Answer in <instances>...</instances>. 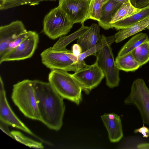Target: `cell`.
<instances>
[{
  "label": "cell",
  "instance_id": "obj_1",
  "mask_svg": "<svg viewBox=\"0 0 149 149\" xmlns=\"http://www.w3.org/2000/svg\"><path fill=\"white\" fill-rule=\"evenodd\" d=\"M32 81L40 121L51 130H59L65 109L63 98L49 82L37 80Z\"/></svg>",
  "mask_w": 149,
  "mask_h": 149
},
{
  "label": "cell",
  "instance_id": "obj_2",
  "mask_svg": "<svg viewBox=\"0 0 149 149\" xmlns=\"http://www.w3.org/2000/svg\"><path fill=\"white\" fill-rule=\"evenodd\" d=\"M11 98L26 117L40 121L32 80L24 79L14 84Z\"/></svg>",
  "mask_w": 149,
  "mask_h": 149
},
{
  "label": "cell",
  "instance_id": "obj_3",
  "mask_svg": "<svg viewBox=\"0 0 149 149\" xmlns=\"http://www.w3.org/2000/svg\"><path fill=\"white\" fill-rule=\"evenodd\" d=\"M40 56L42 63L51 70H60L75 72L87 65L84 60L79 61L72 50L66 48L54 50L50 47L44 50Z\"/></svg>",
  "mask_w": 149,
  "mask_h": 149
},
{
  "label": "cell",
  "instance_id": "obj_4",
  "mask_svg": "<svg viewBox=\"0 0 149 149\" xmlns=\"http://www.w3.org/2000/svg\"><path fill=\"white\" fill-rule=\"evenodd\" d=\"M48 79L52 87L63 99L77 104L82 100V89L72 74L61 70H52Z\"/></svg>",
  "mask_w": 149,
  "mask_h": 149
},
{
  "label": "cell",
  "instance_id": "obj_5",
  "mask_svg": "<svg viewBox=\"0 0 149 149\" xmlns=\"http://www.w3.org/2000/svg\"><path fill=\"white\" fill-rule=\"evenodd\" d=\"M74 24L66 13L58 6L45 16L42 32L50 39L55 40L67 34Z\"/></svg>",
  "mask_w": 149,
  "mask_h": 149
},
{
  "label": "cell",
  "instance_id": "obj_6",
  "mask_svg": "<svg viewBox=\"0 0 149 149\" xmlns=\"http://www.w3.org/2000/svg\"><path fill=\"white\" fill-rule=\"evenodd\" d=\"M148 82L149 85V80ZM124 102L136 106L141 114L143 123L149 125V88L143 79L138 78L133 81L129 94Z\"/></svg>",
  "mask_w": 149,
  "mask_h": 149
},
{
  "label": "cell",
  "instance_id": "obj_7",
  "mask_svg": "<svg viewBox=\"0 0 149 149\" xmlns=\"http://www.w3.org/2000/svg\"><path fill=\"white\" fill-rule=\"evenodd\" d=\"M96 56L98 65L104 74L107 85L112 88L118 86L120 70L116 64L111 45L103 47Z\"/></svg>",
  "mask_w": 149,
  "mask_h": 149
},
{
  "label": "cell",
  "instance_id": "obj_8",
  "mask_svg": "<svg viewBox=\"0 0 149 149\" xmlns=\"http://www.w3.org/2000/svg\"><path fill=\"white\" fill-rule=\"evenodd\" d=\"M86 93H89L97 87L104 77L97 61L91 65H87L72 74Z\"/></svg>",
  "mask_w": 149,
  "mask_h": 149
},
{
  "label": "cell",
  "instance_id": "obj_9",
  "mask_svg": "<svg viewBox=\"0 0 149 149\" xmlns=\"http://www.w3.org/2000/svg\"><path fill=\"white\" fill-rule=\"evenodd\" d=\"M39 40L38 34L30 31L28 37L17 47L0 57V64L5 61H20L31 58L33 55Z\"/></svg>",
  "mask_w": 149,
  "mask_h": 149
},
{
  "label": "cell",
  "instance_id": "obj_10",
  "mask_svg": "<svg viewBox=\"0 0 149 149\" xmlns=\"http://www.w3.org/2000/svg\"><path fill=\"white\" fill-rule=\"evenodd\" d=\"M0 120L2 122L34 136V134L16 116L8 102L3 81L0 77Z\"/></svg>",
  "mask_w": 149,
  "mask_h": 149
},
{
  "label": "cell",
  "instance_id": "obj_11",
  "mask_svg": "<svg viewBox=\"0 0 149 149\" xmlns=\"http://www.w3.org/2000/svg\"><path fill=\"white\" fill-rule=\"evenodd\" d=\"M90 0H59V6L74 24H81L87 20Z\"/></svg>",
  "mask_w": 149,
  "mask_h": 149
},
{
  "label": "cell",
  "instance_id": "obj_12",
  "mask_svg": "<svg viewBox=\"0 0 149 149\" xmlns=\"http://www.w3.org/2000/svg\"><path fill=\"white\" fill-rule=\"evenodd\" d=\"M27 31L21 21H13L9 24L0 27V57L9 45L21 34Z\"/></svg>",
  "mask_w": 149,
  "mask_h": 149
},
{
  "label": "cell",
  "instance_id": "obj_13",
  "mask_svg": "<svg viewBox=\"0 0 149 149\" xmlns=\"http://www.w3.org/2000/svg\"><path fill=\"white\" fill-rule=\"evenodd\" d=\"M101 118L108 131L110 141L113 143L119 142L123 136L120 116L112 113L104 114Z\"/></svg>",
  "mask_w": 149,
  "mask_h": 149
},
{
  "label": "cell",
  "instance_id": "obj_14",
  "mask_svg": "<svg viewBox=\"0 0 149 149\" xmlns=\"http://www.w3.org/2000/svg\"><path fill=\"white\" fill-rule=\"evenodd\" d=\"M100 26L96 24H92L89 29L78 38L77 44L81 47L82 52L92 48L101 38Z\"/></svg>",
  "mask_w": 149,
  "mask_h": 149
},
{
  "label": "cell",
  "instance_id": "obj_15",
  "mask_svg": "<svg viewBox=\"0 0 149 149\" xmlns=\"http://www.w3.org/2000/svg\"><path fill=\"white\" fill-rule=\"evenodd\" d=\"M123 4L115 0H109L103 6L99 25L105 30L112 29L110 22L115 13Z\"/></svg>",
  "mask_w": 149,
  "mask_h": 149
},
{
  "label": "cell",
  "instance_id": "obj_16",
  "mask_svg": "<svg viewBox=\"0 0 149 149\" xmlns=\"http://www.w3.org/2000/svg\"><path fill=\"white\" fill-rule=\"evenodd\" d=\"M149 17V5L142 8V10L123 19L111 24V26L116 30L129 27L146 18Z\"/></svg>",
  "mask_w": 149,
  "mask_h": 149
},
{
  "label": "cell",
  "instance_id": "obj_17",
  "mask_svg": "<svg viewBox=\"0 0 149 149\" xmlns=\"http://www.w3.org/2000/svg\"><path fill=\"white\" fill-rule=\"evenodd\" d=\"M149 25V17L138 22L132 26L120 30L115 34V42H119L145 29Z\"/></svg>",
  "mask_w": 149,
  "mask_h": 149
},
{
  "label": "cell",
  "instance_id": "obj_18",
  "mask_svg": "<svg viewBox=\"0 0 149 149\" xmlns=\"http://www.w3.org/2000/svg\"><path fill=\"white\" fill-rule=\"evenodd\" d=\"M115 62L120 70L126 72L135 71L141 67L132 51L121 56H117Z\"/></svg>",
  "mask_w": 149,
  "mask_h": 149
},
{
  "label": "cell",
  "instance_id": "obj_19",
  "mask_svg": "<svg viewBox=\"0 0 149 149\" xmlns=\"http://www.w3.org/2000/svg\"><path fill=\"white\" fill-rule=\"evenodd\" d=\"M80 28L77 30L67 36H62L59 38L58 41L52 47L54 50H60L66 48L67 46L74 40L78 39L86 32L89 27L86 26L84 23H82Z\"/></svg>",
  "mask_w": 149,
  "mask_h": 149
},
{
  "label": "cell",
  "instance_id": "obj_20",
  "mask_svg": "<svg viewBox=\"0 0 149 149\" xmlns=\"http://www.w3.org/2000/svg\"><path fill=\"white\" fill-rule=\"evenodd\" d=\"M149 40L148 35L144 33L133 36L122 47L118 54L120 56L131 52L143 43Z\"/></svg>",
  "mask_w": 149,
  "mask_h": 149
},
{
  "label": "cell",
  "instance_id": "obj_21",
  "mask_svg": "<svg viewBox=\"0 0 149 149\" xmlns=\"http://www.w3.org/2000/svg\"><path fill=\"white\" fill-rule=\"evenodd\" d=\"M115 38L114 36H106L102 35L101 38L96 44L90 49L82 52L78 57L80 61L84 60L87 56L91 55L96 56L97 53L103 47L107 45H111L115 42Z\"/></svg>",
  "mask_w": 149,
  "mask_h": 149
},
{
  "label": "cell",
  "instance_id": "obj_22",
  "mask_svg": "<svg viewBox=\"0 0 149 149\" xmlns=\"http://www.w3.org/2000/svg\"><path fill=\"white\" fill-rule=\"evenodd\" d=\"M142 8H138L134 7L130 2L123 3L117 10L111 21V24L125 19L140 11Z\"/></svg>",
  "mask_w": 149,
  "mask_h": 149
},
{
  "label": "cell",
  "instance_id": "obj_23",
  "mask_svg": "<svg viewBox=\"0 0 149 149\" xmlns=\"http://www.w3.org/2000/svg\"><path fill=\"white\" fill-rule=\"evenodd\" d=\"M132 52L141 66L147 63L149 61V40Z\"/></svg>",
  "mask_w": 149,
  "mask_h": 149
},
{
  "label": "cell",
  "instance_id": "obj_24",
  "mask_svg": "<svg viewBox=\"0 0 149 149\" xmlns=\"http://www.w3.org/2000/svg\"><path fill=\"white\" fill-rule=\"evenodd\" d=\"M109 0H90L87 19H90L98 22L101 17L102 8Z\"/></svg>",
  "mask_w": 149,
  "mask_h": 149
},
{
  "label": "cell",
  "instance_id": "obj_25",
  "mask_svg": "<svg viewBox=\"0 0 149 149\" xmlns=\"http://www.w3.org/2000/svg\"><path fill=\"white\" fill-rule=\"evenodd\" d=\"M10 133L13 139L28 147L37 149L44 148L41 143L26 137L19 131H12L10 132Z\"/></svg>",
  "mask_w": 149,
  "mask_h": 149
},
{
  "label": "cell",
  "instance_id": "obj_26",
  "mask_svg": "<svg viewBox=\"0 0 149 149\" xmlns=\"http://www.w3.org/2000/svg\"><path fill=\"white\" fill-rule=\"evenodd\" d=\"M55 1L56 0H16L0 4V10H5L20 6L27 5L35 6L43 1Z\"/></svg>",
  "mask_w": 149,
  "mask_h": 149
},
{
  "label": "cell",
  "instance_id": "obj_27",
  "mask_svg": "<svg viewBox=\"0 0 149 149\" xmlns=\"http://www.w3.org/2000/svg\"><path fill=\"white\" fill-rule=\"evenodd\" d=\"M29 33L30 31H29L22 34L17 39L10 43L3 55L0 57L9 53L17 47L28 37Z\"/></svg>",
  "mask_w": 149,
  "mask_h": 149
},
{
  "label": "cell",
  "instance_id": "obj_28",
  "mask_svg": "<svg viewBox=\"0 0 149 149\" xmlns=\"http://www.w3.org/2000/svg\"><path fill=\"white\" fill-rule=\"evenodd\" d=\"M131 4L135 8H142L149 5V0H130Z\"/></svg>",
  "mask_w": 149,
  "mask_h": 149
},
{
  "label": "cell",
  "instance_id": "obj_29",
  "mask_svg": "<svg viewBox=\"0 0 149 149\" xmlns=\"http://www.w3.org/2000/svg\"><path fill=\"white\" fill-rule=\"evenodd\" d=\"M134 133L135 134L138 133L141 134L143 137L147 138L149 137V128L145 126L144 124L143 123V126L135 129Z\"/></svg>",
  "mask_w": 149,
  "mask_h": 149
},
{
  "label": "cell",
  "instance_id": "obj_30",
  "mask_svg": "<svg viewBox=\"0 0 149 149\" xmlns=\"http://www.w3.org/2000/svg\"><path fill=\"white\" fill-rule=\"evenodd\" d=\"M72 50L74 55L77 57L82 53L81 47L78 44L73 45Z\"/></svg>",
  "mask_w": 149,
  "mask_h": 149
},
{
  "label": "cell",
  "instance_id": "obj_31",
  "mask_svg": "<svg viewBox=\"0 0 149 149\" xmlns=\"http://www.w3.org/2000/svg\"><path fill=\"white\" fill-rule=\"evenodd\" d=\"M7 125L0 121V126L1 129L8 135L13 139V136L11 134L7 126H6Z\"/></svg>",
  "mask_w": 149,
  "mask_h": 149
},
{
  "label": "cell",
  "instance_id": "obj_32",
  "mask_svg": "<svg viewBox=\"0 0 149 149\" xmlns=\"http://www.w3.org/2000/svg\"><path fill=\"white\" fill-rule=\"evenodd\" d=\"M115 0L117 1H118L122 3H123L130 2V0Z\"/></svg>",
  "mask_w": 149,
  "mask_h": 149
},
{
  "label": "cell",
  "instance_id": "obj_33",
  "mask_svg": "<svg viewBox=\"0 0 149 149\" xmlns=\"http://www.w3.org/2000/svg\"><path fill=\"white\" fill-rule=\"evenodd\" d=\"M15 0H0V4H3L6 2L11 1Z\"/></svg>",
  "mask_w": 149,
  "mask_h": 149
},
{
  "label": "cell",
  "instance_id": "obj_34",
  "mask_svg": "<svg viewBox=\"0 0 149 149\" xmlns=\"http://www.w3.org/2000/svg\"><path fill=\"white\" fill-rule=\"evenodd\" d=\"M146 28L147 29H148V30L149 31V25H148L147 26V27Z\"/></svg>",
  "mask_w": 149,
  "mask_h": 149
}]
</instances>
